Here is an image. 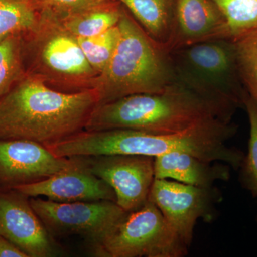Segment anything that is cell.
<instances>
[{"mask_svg": "<svg viewBox=\"0 0 257 257\" xmlns=\"http://www.w3.org/2000/svg\"><path fill=\"white\" fill-rule=\"evenodd\" d=\"M99 101L95 89L62 92L27 72L0 98V140L57 143L84 130Z\"/></svg>", "mask_w": 257, "mask_h": 257, "instance_id": "6da1fadb", "label": "cell"}, {"mask_svg": "<svg viewBox=\"0 0 257 257\" xmlns=\"http://www.w3.org/2000/svg\"><path fill=\"white\" fill-rule=\"evenodd\" d=\"M236 111L179 82L162 92L133 94L98 104L84 130L176 133L210 120L231 121Z\"/></svg>", "mask_w": 257, "mask_h": 257, "instance_id": "7a4b0ae2", "label": "cell"}, {"mask_svg": "<svg viewBox=\"0 0 257 257\" xmlns=\"http://www.w3.org/2000/svg\"><path fill=\"white\" fill-rule=\"evenodd\" d=\"M119 37L110 61L94 81L99 104L138 94L163 92L179 81L170 52L122 8Z\"/></svg>", "mask_w": 257, "mask_h": 257, "instance_id": "3957f363", "label": "cell"}, {"mask_svg": "<svg viewBox=\"0 0 257 257\" xmlns=\"http://www.w3.org/2000/svg\"><path fill=\"white\" fill-rule=\"evenodd\" d=\"M237 130V125L232 120L216 119L176 133L124 128L101 130L91 135L89 150L94 156L133 155L156 157L169 152H187L205 160L224 162L238 170L245 154L227 145Z\"/></svg>", "mask_w": 257, "mask_h": 257, "instance_id": "277c9868", "label": "cell"}, {"mask_svg": "<svg viewBox=\"0 0 257 257\" xmlns=\"http://www.w3.org/2000/svg\"><path fill=\"white\" fill-rule=\"evenodd\" d=\"M41 9L39 26L24 35L27 72L62 92L94 89L98 73L83 53L77 37L50 12Z\"/></svg>", "mask_w": 257, "mask_h": 257, "instance_id": "5b68a950", "label": "cell"}, {"mask_svg": "<svg viewBox=\"0 0 257 257\" xmlns=\"http://www.w3.org/2000/svg\"><path fill=\"white\" fill-rule=\"evenodd\" d=\"M181 82L209 99L237 109L246 91L229 39H214L169 50Z\"/></svg>", "mask_w": 257, "mask_h": 257, "instance_id": "8992f818", "label": "cell"}, {"mask_svg": "<svg viewBox=\"0 0 257 257\" xmlns=\"http://www.w3.org/2000/svg\"><path fill=\"white\" fill-rule=\"evenodd\" d=\"M189 246L150 201L128 211L96 249L108 257H183Z\"/></svg>", "mask_w": 257, "mask_h": 257, "instance_id": "52a82bcc", "label": "cell"}, {"mask_svg": "<svg viewBox=\"0 0 257 257\" xmlns=\"http://www.w3.org/2000/svg\"><path fill=\"white\" fill-rule=\"evenodd\" d=\"M32 209L53 234L78 235L97 249L128 211L112 201L57 202L31 198Z\"/></svg>", "mask_w": 257, "mask_h": 257, "instance_id": "ba28073f", "label": "cell"}, {"mask_svg": "<svg viewBox=\"0 0 257 257\" xmlns=\"http://www.w3.org/2000/svg\"><path fill=\"white\" fill-rule=\"evenodd\" d=\"M148 200L159 209L180 239L190 247L199 219L211 222L222 200L215 187H199L171 179H155Z\"/></svg>", "mask_w": 257, "mask_h": 257, "instance_id": "9c48e42d", "label": "cell"}, {"mask_svg": "<svg viewBox=\"0 0 257 257\" xmlns=\"http://www.w3.org/2000/svg\"><path fill=\"white\" fill-rule=\"evenodd\" d=\"M77 158L84 169L110 186L116 204L124 210H135L148 200L155 179V157L112 155Z\"/></svg>", "mask_w": 257, "mask_h": 257, "instance_id": "30bf717a", "label": "cell"}, {"mask_svg": "<svg viewBox=\"0 0 257 257\" xmlns=\"http://www.w3.org/2000/svg\"><path fill=\"white\" fill-rule=\"evenodd\" d=\"M78 165L55 156L45 145L20 139L0 140V187L11 189L42 180Z\"/></svg>", "mask_w": 257, "mask_h": 257, "instance_id": "8fae6325", "label": "cell"}, {"mask_svg": "<svg viewBox=\"0 0 257 257\" xmlns=\"http://www.w3.org/2000/svg\"><path fill=\"white\" fill-rule=\"evenodd\" d=\"M28 198L13 189L0 190V235L28 257L52 256L54 248L47 229Z\"/></svg>", "mask_w": 257, "mask_h": 257, "instance_id": "7c38bea8", "label": "cell"}, {"mask_svg": "<svg viewBox=\"0 0 257 257\" xmlns=\"http://www.w3.org/2000/svg\"><path fill=\"white\" fill-rule=\"evenodd\" d=\"M77 158V157H76ZM78 165L32 183L21 184L13 189L27 197H45L57 202L112 201L114 190L106 182Z\"/></svg>", "mask_w": 257, "mask_h": 257, "instance_id": "4fadbf2b", "label": "cell"}, {"mask_svg": "<svg viewBox=\"0 0 257 257\" xmlns=\"http://www.w3.org/2000/svg\"><path fill=\"white\" fill-rule=\"evenodd\" d=\"M220 38L227 39L224 19L211 0H175L167 50Z\"/></svg>", "mask_w": 257, "mask_h": 257, "instance_id": "5bb4252c", "label": "cell"}, {"mask_svg": "<svg viewBox=\"0 0 257 257\" xmlns=\"http://www.w3.org/2000/svg\"><path fill=\"white\" fill-rule=\"evenodd\" d=\"M227 164L211 162L187 152L176 151L155 157V178L171 179L199 187H214L231 177Z\"/></svg>", "mask_w": 257, "mask_h": 257, "instance_id": "9a60e30c", "label": "cell"}, {"mask_svg": "<svg viewBox=\"0 0 257 257\" xmlns=\"http://www.w3.org/2000/svg\"><path fill=\"white\" fill-rule=\"evenodd\" d=\"M126 7L152 40L167 50L173 30L175 0H111Z\"/></svg>", "mask_w": 257, "mask_h": 257, "instance_id": "2e32d148", "label": "cell"}, {"mask_svg": "<svg viewBox=\"0 0 257 257\" xmlns=\"http://www.w3.org/2000/svg\"><path fill=\"white\" fill-rule=\"evenodd\" d=\"M123 7L118 2L109 1L80 13L58 19L64 28L76 37H92L117 25Z\"/></svg>", "mask_w": 257, "mask_h": 257, "instance_id": "e0dca14e", "label": "cell"}, {"mask_svg": "<svg viewBox=\"0 0 257 257\" xmlns=\"http://www.w3.org/2000/svg\"><path fill=\"white\" fill-rule=\"evenodd\" d=\"M41 18L37 0H0V40L35 31Z\"/></svg>", "mask_w": 257, "mask_h": 257, "instance_id": "ac0fdd59", "label": "cell"}, {"mask_svg": "<svg viewBox=\"0 0 257 257\" xmlns=\"http://www.w3.org/2000/svg\"><path fill=\"white\" fill-rule=\"evenodd\" d=\"M229 40L240 80L257 105V25Z\"/></svg>", "mask_w": 257, "mask_h": 257, "instance_id": "d6986e66", "label": "cell"}, {"mask_svg": "<svg viewBox=\"0 0 257 257\" xmlns=\"http://www.w3.org/2000/svg\"><path fill=\"white\" fill-rule=\"evenodd\" d=\"M26 73L24 35H10L0 40V98Z\"/></svg>", "mask_w": 257, "mask_h": 257, "instance_id": "ffe728a7", "label": "cell"}, {"mask_svg": "<svg viewBox=\"0 0 257 257\" xmlns=\"http://www.w3.org/2000/svg\"><path fill=\"white\" fill-rule=\"evenodd\" d=\"M224 19L226 38L257 25V0H211Z\"/></svg>", "mask_w": 257, "mask_h": 257, "instance_id": "44dd1931", "label": "cell"}, {"mask_svg": "<svg viewBox=\"0 0 257 257\" xmlns=\"http://www.w3.org/2000/svg\"><path fill=\"white\" fill-rule=\"evenodd\" d=\"M243 107L247 113L250 131L248 152L239 170V181L243 188L257 197V105L247 93L243 98Z\"/></svg>", "mask_w": 257, "mask_h": 257, "instance_id": "7402d4cb", "label": "cell"}, {"mask_svg": "<svg viewBox=\"0 0 257 257\" xmlns=\"http://www.w3.org/2000/svg\"><path fill=\"white\" fill-rule=\"evenodd\" d=\"M119 37L117 25L92 37H77L83 53L89 64L98 73L106 68L114 54Z\"/></svg>", "mask_w": 257, "mask_h": 257, "instance_id": "603a6c76", "label": "cell"}, {"mask_svg": "<svg viewBox=\"0 0 257 257\" xmlns=\"http://www.w3.org/2000/svg\"><path fill=\"white\" fill-rule=\"evenodd\" d=\"M42 9L58 19L80 13L109 0H37Z\"/></svg>", "mask_w": 257, "mask_h": 257, "instance_id": "cb8c5ba5", "label": "cell"}, {"mask_svg": "<svg viewBox=\"0 0 257 257\" xmlns=\"http://www.w3.org/2000/svg\"><path fill=\"white\" fill-rule=\"evenodd\" d=\"M0 257H28L14 243L0 235Z\"/></svg>", "mask_w": 257, "mask_h": 257, "instance_id": "d4e9b609", "label": "cell"}]
</instances>
